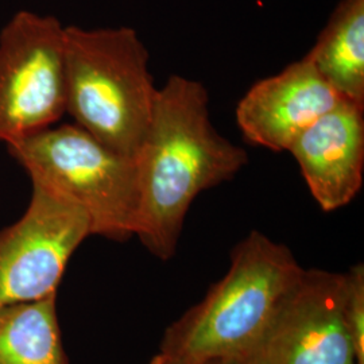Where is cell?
Segmentation results:
<instances>
[{"instance_id":"1","label":"cell","mask_w":364,"mask_h":364,"mask_svg":"<svg viewBox=\"0 0 364 364\" xmlns=\"http://www.w3.org/2000/svg\"><path fill=\"white\" fill-rule=\"evenodd\" d=\"M247 151L215 129L205 87L174 75L156 92L150 130L136 158L139 205L135 234L154 257L176 254L196 197L230 181Z\"/></svg>"},{"instance_id":"2","label":"cell","mask_w":364,"mask_h":364,"mask_svg":"<svg viewBox=\"0 0 364 364\" xmlns=\"http://www.w3.org/2000/svg\"><path fill=\"white\" fill-rule=\"evenodd\" d=\"M302 272L285 245L250 232L232 250L227 274L166 329L159 353L171 364H231L251 358Z\"/></svg>"},{"instance_id":"3","label":"cell","mask_w":364,"mask_h":364,"mask_svg":"<svg viewBox=\"0 0 364 364\" xmlns=\"http://www.w3.org/2000/svg\"><path fill=\"white\" fill-rule=\"evenodd\" d=\"M66 114L96 139L136 159L156 92L149 52L127 26H65Z\"/></svg>"},{"instance_id":"4","label":"cell","mask_w":364,"mask_h":364,"mask_svg":"<svg viewBox=\"0 0 364 364\" xmlns=\"http://www.w3.org/2000/svg\"><path fill=\"white\" fill-rule=\"evenodd\" d=\"M31 185L61 196L90 218L92 235L126 240L139 205L136 159L123 156L76 123L54 124L7 144Z\"/></svg>"},{"instance_id":"5","label":"cell","mask_w":364,"mask_h":364,"mask_svg":"<svg viewBox=\"0 0 364 364\" xmlns=\"http://www.w3.org/2000/svg\"><path fill=\"white\" fill-rule=\"evenodd\" d=\"M65 114V26L18 11L0 31V142L46 130Z\"/></svg>"},{"instance_id":"6","label":"cell","mask_w":364,"mask_h":364,"mask_svg":"<svg viewBox=\"0 0 364 364\" xmlns=\"http://www.w3.org/2000/svg\"><path fill=\"white\" fill-rule=\"evenodd\" d=\"M31 188L22 218L0 231V309L57 294L72 255L92 235L76 204Z\"/></svg>"},{"instance_id":"7","label":"cell","mask_w":364,"mask_h":364,"mask_svg":"<svg viewBox=\"0 0 364 364\" xmlns=\"http://www.w3.org/2000/svg\"><path fill=\"white\" fill-rule=\"evenodd\" d=\"M346 273L305 270L251 356L254 364H358L346 316Z\"/></svg>"},{"instance_id":"8","label":"cell","mask_w":364,"mask_h":364,"mask_svg":"<svg viewBox=\"0 0 364 364\" xmlns=\"http://www.w3.org/2000/svg\"><path fill=\"white\" fill-rule=\"evenodd\" d=\"M344 100L304 57L255 82L236 107L248 144L289 151L313 123Z\"/></svg>"},{"instance_id":"9","label":"cell","mask_w":364,"mask_h":364,"mask_svg":"<svg viewBox=\"0 0 364 364\" xmlns=\"http://www.w3.org/2000/svg\"><path fill=\"white\" fill-rule=\"evenodd\" d=\"M289 153L326 212L350 204L364 171V105L341 100L305 131Z\"/></svg>"},{"instance_id":"10","label":"cell","mask_w":364,"mask_h":364,"mask_svg":"<svg viewBox=\"0 0 364 364\" xmlns=\"http://www.w3.org/2000/svg\"><path fill=\"white\" fill-rule=\"evenodd\" d=\"M305 57L343 99L364 105V0H340Z\"/></svg>"},{"instance_id":"11","label":"cell","mask_w":364,"mask_h":364,"mask_svg":"<svg viewBox=\"0 0 364 364\" xmlns=\"http://www.w3.org/2000/svg\"><path fill=\"white\" fill-rule=\"evenodd\" d=\"M0 364H68L57 294L0 309Z\"/></svg>"},{"instance_id":"12","label":"cell","mask_w":364,"mask_h":364,"mask_svg":"<svg viewBox=\"0 0 364 364\" xmlns=\"http://www.w3.org/2000/svg\"><path fill=\"white\" fill-rule=\"evenodd\" d=\"M346 285V316L351 332L356 363L364 364V267L353 266Z\"/></svg>"},{"instance_id":"13","label":"cell","mask_w":364,"mask_h":364,"mask_svg":"<svg viewBox=\"0 0 364 364\" xmlns=\"http://www.w3.org/2000/svg\"><path fill=\"white\" fill-rule=\"evenodd\" d=\"M149 364H171L170 362H168L161 353H158V355H156L153 359H151V362Z\"/></svg>"},{"instance_id":"14","label":"cell","mask_w":364,"mask_h":364,"mask_svg":"<svg viewBox=\"0 0 364 364\" xmlns=\"http://www.w3.org/2000/svg\"><path fill=\"white\" fill-rule=\"evenodd\" d=\"M231 364H254V362H252L251 358H248V359H245V360H239V362H235V363Z\"/></svg>"}]
</instances>
